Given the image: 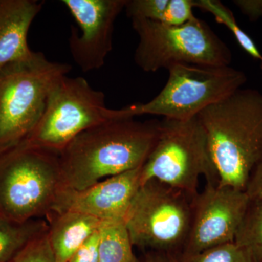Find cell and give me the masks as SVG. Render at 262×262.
Listing matches in <instances>:
<instances>
[{
  "instance_id": "30bf717a",
  "label": "cell",
  "mask_w": 262,
  "mask_h": 262,
  "mask_svg": "<svg viewBox=\"0 0 262 262\" xmlns=\"http://www.w3.org/2000/svg\"><path fill=\"white\" fill-rule=\"evenodd\" d=\"M250 201L246 191L207 183L193 198L190 230L181 253L193 254L234 242Z\"/></svg>"
},
{
  "instance_id": "3957f363",
  "label": "cell",
  "mask_w": 262,
  "mask_h": 262,
  "mask_svg": "<svg viewBox=\"0 0 262 262\" xmlns=\"http://www.w3.org/2000/svg\"><path fill=\"white\" fill-rule=\"evenodd\" d=\"M63 187L59 154L23 144L0 153V215L8 220L47 218Z\"/></svg>"
},
{
  "instance_id": "e0dca14e",
  "label": "cell",
  "mask_w": 262,
  "mask_h": 262,
  "mask_svg": "<svg viewBox=\"0 0 262 262\" xmlns=\"http://www.w3.org/2000/svg\"><path fill=\"white\" fill-rule=\"evenodd\" d=\"M234 242L262 262V199L251 200Z\"/></svg>"
},
{
  "instance_id": "44dd1931",
  "label": "cell",
  "mask_w": 262,
  "mask_h": 262,
  "mask_svg": "<svg viewBox=\"0 0 262 262\" xmlns=\"http://www.w3.org/2000/svg\"><path fill=\"white\" fill-rule=\"evenodd\" d=\"M12 262H56L47 233L27 245Z\"/></svg>"
},
{
  "instance_id": "9c48e42d",
  "label": "cell",
  "mask_w": 262,
  "mask_h": 262,
  "mask_svg": "<svg viewBox=\"0 0 262 262\" xmlns=\"http://www.w3.org/2000/svg\"><path fill=\"white\" fill-rule=\"evenodd\" d=\"M193 198L155 179L141 184L125 218L133 246L180 254L190 230Z\"/></svg>"
},
{
  "instance_id": "ba28073f",
  "label": "cell",
  "mask_w": 262,
  "mask_h": 262,
  "mask_svg": "<svg viewBox=\"0 0 262 262\" xmlns=\"http://www.w3.org/2000/svg\"><path fill=\"white\" fill-rule=\"evenodd\" d=\"M102 91L82 77L66 75L52 91L42 117L20 144L60 154L81 133L103 122L125 118L122 108L106 105Z\"/></svg>"
},
{
  "instance_id": "52a82bcc",
  "label": "cell",
  "mask_w": 262,
  "mask_h": 262,
  "mask_svg": "<svg viewBox=\"0 0 262 262\" xmlns=\"http://www.w3.org/2000/svg\"><path fill=\"white\" fill-rule=\"evenodd\" d=\"M168 71L166 84L153 99L122 108L127 117L189 120L241 89L248 80L245 72L229 66L177 64Z\"/></svg>"
},
{
  "instance_id": "8fae6325",
  "label": "cell",
  "mask_w": 262,
  "mask_h": 262,
  "mask_svg": "<svg viewBox=\"0 0 262 262\" xmlns=\"http://www.w3.org/2000/svg\"><path fill=\"white\" fill-rule=\"evenodd\" d=\"M76 23L69 46L72 58L82 72L99 70L113 48L115 23L126 0H63Z\"/></svg>"
},
{
  "instance_id": "7402d4cb",
  "label": "cell",
  "mask_w": 262,
  "mask_h": 262,
  "mask_svg": "<svg viewBox=\"0 0 262 262\" xmlns=\"http://www.w3.org/2000/svg\"><path fill=\"white\" fill-rule=\"evenodd\" d=\"M192 0H169L160 23L171 27H179L194 18Z\"/></svg>"
},
{
  "instance_id": "5b68a950",
  "label": "cell",
  "mask_w": 262,
  "mask_h": 262,
  "mask_svg": "<svg viewBox=\"0 0 262 262\" xmlns=\"http://www.w3.org/2000/svg\"><path fill=\"white\" fill-rule=\"evenodd\" d=\"M131 22L139 37L134 61L144 72L168 70L177 64L225 67L232 61L227 45L196 17L179 27L144 18Z\"/></svg>"
},
{
  "instance_id": "603a6c76",
  "label": "cell",
  "mask_w": 262,
  "mask_h": 262,
  "mask_svg": "<svg viewBox=\"0 0 262 262\" xmlns=\"http://www.w3.org/2000/svg\"><path fill=\"white\" fill-rule=\"evenodd\" d=\"M67 262H98V230L84 243Z\"/></svg>"
},
{
  "instance_id": "5bb4252c",
  "label": "cell",
  "mask_w": 262,
  "mask_h": 262,
  "mask_svg": "<svg viewBox=\"0 0 262 262\" xmlns=\"http://www.w3.org/2000/svg\"><path fill=\"white\" fill-rule=\"evenodd\" d=\"M48 237L56 262H67L99 228L101 221L76 211L53 212L46 218Z\"/></svg>"
},
{
  "instance_id": "d4e9b609",
  "label": "cell",
  "mask_w": 262,
  "mask_h": 262,
  "mask_svg": "<svg viewBox=\"0 0 262 262\" xmlns=\"http://www.w3.org/2000/svg\"><path fill=\"white\" fill-rule=\"evenodd\" d=\"M245 191L251 200L262 199V160L253 169Z\"/></svg>"
},
{
  "instance_id": "6da1fadb",
  "label": "cell",
  "mask_w": 262,
  "mask_h": 262,
  "mask_svg": "<svg viewBox=\"0 0 262 262\" xmlns=\"http://www.w3.org/2000/svg\"><path fill=\"white\" fill-rule=\"evenodd\" d=\"M160 121L117 118L81 133L59 154L64 187L82 190L141 168L154 149Z\"/></svg>"
},
{
  "instance_id": "8992f818",
  "label": "cell",
  "mask_w": 262,
  "mask_h": 262,
  "mask_svg": "<svg viewBox=\"0 0 262 262\" xmlns=\"http://www.w3.org/2000/svg\"><path fill=\"white\" fill-rule=\"evenodd\" d=\"M202 177L208 184H219L199 119L163 118L156 144L141 168V184L155 179L194 196Z\"/></svg>"
},
{
  "instance_id": "4316f807",
  "label": "cell",
  "mask_w": 262,
  "mask_h": 262,
  "mask_svg": "<svg viewBox=\"0 0 262 262\" xmlns=\"http://www.w3.org/2000/svg\"><path fill=\"white\" fill-rule=\"evenodd\" d=\"M170 262H179L178 257L175 254H168Z\"/></svg>"
},
{
  "instance_id": "9a60e30c",
  "label": "cell",
  "mask_w": 262,
  "mask_h": 262,
  "mask_svg": "<svg viewBox=\"0 0 262 262\" xmlns=\"http://www.w3.org/2000/svg\"><path fill=\"white\" fill-rule=\"evenodd\" d=\"M48 230V222L43 219L19 223L0 215V262H12L27 245Z\"/></svg>"
},
{
  "instance_id": "4fadbf2b",
  "label": "cell",
  "mask_w": 262,
  "mask_h": 262,
  "mask_svg": "<svg viewBox=\"0 0 262 262\" xmlns=\"http://www.w3.org/2000/svg\"><path fill=\"white\" fill-rule=\"evenodd\" d=\"M44 2L0 0V71L32 56L27 36Z\"/></svg>"
},
{
  "instance_id": "83f0119b",
  "label": "cell",
  "mask_w": 262,
  "mask_h": 262,
  "mask_svg": "<svg viewBox=\"0 0 262 262\" xmlns=\"http://www.w3.org/2000/svg\"><path fill=\"white\" fill-rule=\"evenodd\" d=\"M261 70H262V61H261Z\"/></svg>"
},
{
  "instance_id": "277c9868",
  "label": "cell",
  "mask_w": 262,
  "mask_h": 262,
  "mask_svg": "<svg viewBox=\"0 0 262 262\" xmlns=\"http://www.w3.org/2000/svg\"><path fill=\"white\" fill-rule=\"evenodd\" d=\"M72 66L41 52L0 71V153L19 145L39 122L52 91Z\"/></svg>"
},
{
  "instance_id": "ac0fdd59",
  "label": "cell",
  "mask_w": 262,
  "mask_h": 262,
  "mask_svg": "<svg viewBox=\"0 0 262 262\" xmlns=\"http://www.w3.org/2000/svg\"><path fill=\"white\" fill-rule=\"evenodd\" d=\"M194 8L211 13L215 21L223 24L233 34L241 48L254 59L262 61V54L252 38L239 27L233 13L219 0H192Z\"/></svg>"
},
{
  "instance_id": "7c38bea8",
  "label": "cell",
  "mask_w": 262,
  "mask_h": 262,
  "mask_svg": "<svg viewBox=\"0 0 262 262\" xmlns=\"http://www.w3.org/2000/svg\"><path fill=\"white\" fill-rule=\"evenodd\" d=\"M141 168L103 179L82 190L63 187L52 213L76 211L101 222L125 220L141 186Z\"/></svg>"
},
{
  "instance_id": "cb8c5ba5",
  "label": "cell",
  "mask_w": 262,
  "mask_h": 262,
  "mask_svg": "<svg viewBox=\"0 0 262 262\" xmlns=\"http://www.w3.org/2000/svg\"><path fill=\"white\" fill-rule=\"evenodd\" d=\"M233 3L250 21L262 18V0H234Z\"/></svg>"
},
{
  "instance_id": "7a4b0ae2",
  "label": "cell",
  "mask_w": 262,
  "mask_h": 262,
  "mask_svg": "<svg viewBox=\"0 0 262 262\" xmlns=\"http://www.w3.org/2000/svg\"><path fill=\"white\" fill-rule=\"evenodd\" d=\"M206 133L219 186L246 190L262 160V94L239 89L198 115Z\"/></svg>"
},
{
  "instance_id": "484cf974",
  "label": "cell",
  "mask_w": 262,
  "mask_h": 262,
  "mask_svg": "<svg viewBox=\"0 0 262 262\" xmlns=\"http://www.w3.org/2000/svg\"><path fill=\"white\" fill-rule=\"evenodd\" d=\"M134 262H170L168 254L166 253H158L155 254L149 255L144 260L136 258Z\"/></svg>"
},
{
  "instance_id": "ffe728a7",
  "label": "cell",
  "mask_w": 262,
  "mask_h": 262,
  "mask_svg": "<svg viewBox=\"0 0 262 262\" xmlns=\"http://www.w3.org/2000/svg\"><path fill=\"white\" fill-rule=\"evenodd\" d=\"M169 0H126L125 5L127 17L144 18L160 22Z\"/></svg>"
},
{
  "instance_id": "2e32d148",
  "label": "cell",
  "mask_w": 262,
  "mask_h": 262,
  "mask_svg": "<svg viewBox=\"0 0 262 262\" xmlns=\"http://www.w3.org/2000/svg\"><path fill=\"white\" fill-rule=\"evenodd\" d=\"M98 233V262L135 261L125 220L101 222Z\"/></svg>"
},
{
  "instance_id": "d6986e66",
  "label": "cell",
  "mask_w": 262,
  "mask_h": 262,
  "mask_svg": "<svg viewBox=\"0 0 262 262\" xmlns=\"http://www.w3.org/2000/svg\"><path fill=\"white\" fill-rule=\"evenodd\" d=\"M179 262H256L235 242L215 246L193 254L177 255Z\"/></svg>"
}]
</instances>
